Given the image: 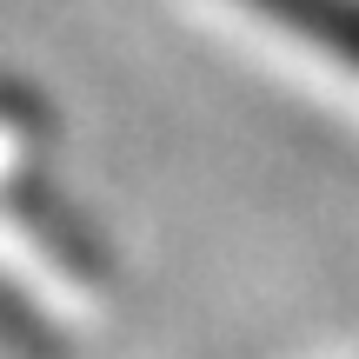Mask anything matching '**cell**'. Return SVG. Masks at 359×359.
Returning <instances> with one entry per match:
<instances>
[]
</instances>
